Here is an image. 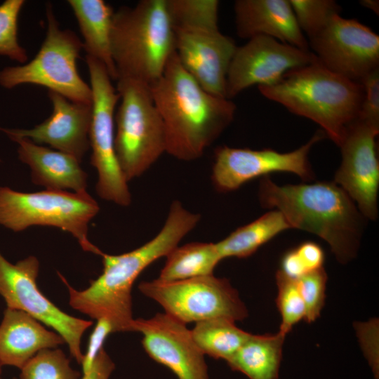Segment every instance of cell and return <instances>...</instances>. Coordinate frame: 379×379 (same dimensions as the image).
<instances>
[{"label":"cell","instance_id":"39","mask_svg":"<svg viewBox=\"0 0 379 379\" xmlns=\"http://www.w3.org/2000/svg\"><path fill=\"white\" fill-rule=\"evenodd\" d=\"M12 379H17V378L14 377V378H13Z\"/></svg>","mask_w":379,"mask_h":379},{"label":"cell","instance_id":"2","mask_svg":"<svg viewBox=\"0 0 379 379\" xmlns=\"http://www.w3.org/2000/svg\"><path fill=\"white\" fill-rule=\"evenodd\" d=\"M149 89L164 126L166 153L178 160L200 158L234 119L235 104L204 89L175 52Z\"/></svg>","mask_w":379,"mask_h":379},{"label":"cell","instance_id":"27","mask_svg":"<svg viewBox=\"0 0 379 379\" xmlns=\"http://www.w3.org/2000/svg\"><path fill=\"white\" fill-rule=\"evenodd\" d=\"M175 27H218L217 0H166Z\"/></svg>","mask_w":379,"mask_h":379},{"label":"cell","instance_id":"1","mask_svg":"<svg viewBox=\"0 0 379 379\" xmlns=\"http://www.w3.org/2000/svg\"><path fill=\"white\" fill-rule=\"evenodd\" d=\"M201 215L173 201L161 230L141 246L119 255L103 253L100 275L84 290H76L59 274L67 288L69 305L92 319H105L114 332L133 331L132 287L149 265L168 253L199 223Z\"/></svg>","mask_w":379,"mask_h":379},{"label":"cell","instance_id":"19","mask_svg":"<svg viewBox=\"0 0 379 379\" xmlns=\"http://www.w3.org/2000/svg\"><path fill=\"white\" fill-rule=\"evenodd\" d=\"M234 11L240 38L263 35L310 51L288 0H237Z\"/></svg>","mask_w":379,"mask_h":379},{"label":"cell","instance_id":"9","mask_svg":"<svg viewBox=\"0 0 379 379\" xmlns=\"http://www.w3.org/2000/svg\"><path fill=\"white\" fill-rule=\"evenodd\" d=\"M92 91L89 143L91 164L98 173L96 192L102 199L128 206L131 195L114 148V111L119 93L104 65L86 55Z\"/></svg>","mask_w":379,"mask_h":379},{"label":"cell","instance_id":"12","mask_svg":"<svg viewBox=\"0 0 379 379\" xmlns=\"http://www.w3.org/2000/svg\"><path fill=\"white\" fill-rule=\"evenodd\" d=\"M325 137L318 131L300 147L286 153L272 149H251L221 146L215 151L211 181L220 192L239 189L246 182L275 172H288L298 175L304 181L314 179L309 161V153L317 142Z\"/></svg>","mask_w":379,"mask_h":379},{"label":"cell","instance_id":"13","mask_svg":"<svg viewBox=\"0 0 379 379\" xmlns=\"http://www.w3.org/2000/svg\"><path fill=\"white\" fill-rule=\"evenodd\" d=\"M309 40L322 65L352 81L379 67V36L355 19L335 15Z\"/></svg>","mask_w":379,"mask_h":379},{"label":"cell","instance_id":"32","mask_svg":"<svg viewBox=\"0 0 379 379\" xmlns=\"http://www.w3.org/2000/svg\"><path fill=\"white\" fill-rule=\"evenodd\" d=\"M305 308V319L307 323L320 316L326 298L327 274L324 267L296 279Z\"/></svg>","mask_w":379,"mask_h":379},{"label":"cell","instance_id":"26","mask_svg":"<svg viewBox=\"0 0 379 379\" xmlns=\"http://www.w3.org/2000/svg\"><path fill=\"white\" fill-rule=\"evenodd\" d=\"M190 331L194 341L204 355L226 362L250 335L237 327L234 321L224 318L197 322Z\"/></svg>","mask_w":379,"mask_h":379},{"label":"cell","instance_id":"18","mask_svg":"<svg viewBox=\"0 0 379 379\" xmlns=\"http://www.w3.org/2000/svg\"><path fill=\"white\" fill-rule=\"evenodd\" d=\"M53 105L51 116L30 129L0 128L11 139L26 138L36 144H48L54 149L74 157L80 163L90 148L91 105L73 102L48 91Z\"/></svg>","mask_w":379,"mask_h":379},{"label":"cell","instance_id":"4","mask_svg":"<svg viewBox=\"0 0 379 379\" xmlns=\"http://www.w3.org/2000/svg\"><path fill=\"white\" fill-rule=\"evenodd\" d=\"M258 89L291 113L319 124L338 146L348 126L357 119L364 97L361 83L329 70L317 58L288 71L276 84Z\"/></svg>","mask_w":379,"mask_h":379},{"label":"cell","instance_id":"30","mask_svg":"<svg viewBox=\"0 0 379 379\" xmlns=\"http://www.w3.org/2000/svg\"><path fill=\"white\" fill-rule=\"evenodd\" d=\"M298 25L308 39L320 32L341 7L333 0H288Z\"/></svg>","mask_w":379,"mask_h":379},{"label":"cell","instance_id":"10","mask_svg":"<svg viewBox=\"0 0 379 379\" xmlns=\"http://www.w3.org/2000/svg\"><path fill=\"white\" fill-rule=\"evenodd\" d=\"M140 291L158 302L165 313L187 324L215 318L234 322L248 316V310L229 280L213 274L192 279L142 281Z\"/></svg>","mask_w":379,"mask_h":379},{"label":"cell","instance_id":"23","mask_svg":"<svg viewBox=\"0 0 379 379\" xmlns=\"http://www.w3.org/2000/svg\"><path fill=\"white\" fill-rule=\"evenodd\" d=\"M286 334H251L227 361L249 379H278Z\"/></svg>","mask_w":379,"mask_h":379},{"label":"cell","instance_id":"17","mask_svg":"<svg viewBox=\"0 0 379 379\" xmlns=\"http://www.w3.org/2000/svg\"><path fill=\"white\" fill-rule=\"evenodd\" d=\"M173 29L175 52L183 67L204 89L226 98L227 76L237 48L234 40L218 27Z\"/></svg>","mask_w":379,"mask_h":379},{"label":"cell","instance_id":"35","mask_svg":"<svg viewBox=\"0 0 379 379\" xmlns=\"http://www.w3.org/2000/svg\"><path fill=\"white\" fill-rule=\"evenodd\" d=\"M298 259L307 273L323 267L324 253L315 242L305 241L293 248Z\"/></svg>","mask_w":379,"mask_h":379},{"label":"cell","instance_id":"15","mask_svg":"<svg viewBox=\"0 0 379 379\" xmlns=\"http://www.w3.org/2000/svg\"><path fill=\"white\" fill-rule=\"evenodd\" d=\"M379 130L357 119L347 128L338 147L342 160L333 182L357 204L365 218L378 217L379 162L375 138Z\"/></svg>","mask_w":379,"mask_h":379},{"label":"cell","instance_id":"36","mask_svg":"<svg viewBox=\"0 0 379 379\" xmlns=\"http://www.w3.org/2000/svg\"><path fill=\"white\" fill-rule=\"evenodd\" d=\"M115 364L103 348L96 357L89 371L82 374L81 379H109Z\"/></svg>","mask_w":379,"mask_h":379},{"label":"cell","instance_id":"22","mask_svg":"<svg viewBox=\"0 0 379 379\" xmlns=\"http://www.w3.org/2000/svg\"><path fill=\"white\" fill-rule=\"evenodd\" d=\"M67 2L84 37L83 48L86 55L102 62L111 79L117 80L111 48L113 8L103 0H69Z\"/></svg>","mask_w":379,"mask_h":379},{"label":"cell","instance_id":"21","mask_svg":"<svg viewBox=\"0 0 379 379\" xmlns=\"http://www.w3.org/2000/svg\"><path fill=\"white\" fill-rule=\"evenodd\" d=\"M13 140L18 144L20 160L30 168L34 184L46 190L86 192L88 175L74 157L34 143L26 138Z\"/></svg>","mask_w":379,"mask_h":379},{"label":"cell","instance_id":"8","mask_svg":"<svg viewBox=\"0 0 379 379\" xmlns=\"http://www.w3.org/2000/svg\"><path fill=\"white\" fill-rule=\"evenodd\" d=\"M46 35L36 56L23 65L0 71V84L6 88L31 84L44 86L68 100L92 103V91L77 65L83 43L71 30L62 29L52 5L46 4Z\"/></svg>","mask_w":379,"mask_h":379},{"label":"cell","instance_id":"20","mask_svg":"<svg viewBox=\"0 0 379 379\" xmlns=\"http://www.w3.org/2000/svg\"><path fill=\"white\" fill-rule=\"evenodd\" d=\"M65 343L55 331L19 310L6 307L0 324V361L20 369L39 352Z\"/></svg>","mask_w":379,"mask_h":379},{"label":"cell","instance_id":"33","mask_svg":"<svg viewBox=\"0 0 379 379\" xmlns=\"http://www.w3.org/2000/svg\"><path fill=\"white\" fill-rule=\"evenodd\" d=\"M359 83L364 88V97L357 119L379 130V67Z\"/></svg>","mask_w":379,"mask_h":379},{"label":"cell","instance_id":"11","mask_svg":"<svg viewBox=\"0 0 379 379\" xmlns=\"http://www.w3.org/2000/svg\"><path fill=\"white\" fill-rule=\"evenodd\" d=\"M39 270V262L34 256L13 264L0 253V295L7 307L22 310L58 333L81 365V339L93 321L71 316L48 300L37 286Z\"/></svg>","mask_w":379,"mask_h":379},{"label":"cell","instance_id":"16","mask_svg":"<svg viewBox=\"0 0 379 379\" xmlns=\"http://www.w3.org/2000/svg\"><path fill=\"white\" fill-rule=\"evenodd\" d=\"M133 328L142 335L147 354L168 368L178 379H208L204 354L186 324L164 312L134 319Z\"/></svg>","mask_w":379,"mask_h":379},{"label":"cell","instance_id":"25","mask_svg":"<svg viewBox=\"0 0 379 379\" xmlns=\"http://www.w3.org/2000/svg\"><path fill=\"white\" fill-rule=\"evenodd\" d=\"M158 279L175 281L213 274L222 260L215 243L191 242L177 246L166 256Z\"/></svg>","mask_w":379,"mask_h":379},{"label":"cell","instance_id":"24","mask_svg":"<svg viewBox=\"0 0 379 379\" xmlns=\"http://www.w3.org/2000/svg\"><path fill=\"white\" fill-rule=\"evenodd\" d=\"M290 226L281 212L269 211L215 243L221 259L245 258Z\"/></svg>","mask_w":379,"mask_h":379},{"label":"cell","instance_id":"28","mask_svg":"<svg viewBox=\"0 0 379 379\" xmlns=\"http://www.w3.org/2000/svg\"><path fill=\"white\" fill-rule=\"evenodd\" d=\"M81 373L59 348L39 352L21 368L20 379H79Z\"/></svg>","mask_w":379,"mask_h":379},{"label":"cell","instance_id":"38","mask_svg":"<svg viewBox=\"0 0 379 379\" xmlns=\"http://www.w3.org/2000/svg\"><path fill=\"white\" fill-rule=\"evenodd\" d=\"M2 366H3V365H2L1 362L0 361V377H1V372H2Z\"/></svg>","mask_w":379,"mask_h":379},{"label":"cell","instance_id":"29","mask_svg":"<svg viewBox=\"0 0 379 379\" xmlns=\"http://www.w3.org/2000/svg\"><path fill=\"white\" fill-rule=\"evenodd\" d=\"M275 277L278 291L276 304L281 319L279 331L286 335L305 319V308L297 279L287 277L279 270Z\"/></svg>","mask_w":379,"mask_h":379},{"label":"cell","instance_id":"5","mask_svg":"<svg viewBox=\"0 0 379 379\" xmlns=\"http://www.w3.org/2000/svg\"><path fill=\"white\" fill-rule=\"evenodd\" d=\"M111 48L117 80L155 82L175 49L166 1L142 0L114 12Z\"/></svg>","mask_w":379,"mask_h":379},{"label":"cell","instance_id":"7","mask_svg":"<svg viewBox=\"0 0 379 379\" xmlns=\"http://www.w3.org/2000/svg\"><path fill=\"white\" fill-rule=\"evenodd\" d=\"M117 91L121 102L114 116V148L128 182L145 173L166 152V133L149 85L121 78Z\"/></svg>","mask_w":379,"mask_h":379},{"label":"cell","instance_id":"40","mask_svg":"<svg viewBox=\"0 0 379 379\" xmlns=\"http://www.w3.org/2000/svg\"><path fill=\"white\" fill-rule=\"evenodd\" d=\"M0 379H2V378H1V377H0Z\"/></svg>","mask_w":379,"mask_h":379},{"label":"cell","instance_id":"14","mask_svg":"<svg viewBox=\"0 0 379 379\" xmlns=\"http://www.w3.org/2000/svg\"><path fill=\"white\" fill-rule=\"evenodd\" d=\"M317 60L304 51L270 36L260 35L237 48L226 81V98L231 99L253 85L271 86L288 71Z\"/></svg>","mask_w":379,"mask_h":379},{"label":"cell","instance_id":"3","mask_svg":"<svg viewBox=\"0 0 379 379\" xmlns=\"http://www.w3.org/2000/svg\"><path fill=\"white\" fill-rule=\"evenodd\" d=\"M258 199L263 208L281 212L291 228L326 241L340 262L356 256L365 218L333 181L279 185L267 175L260 181Z\"/></svg>","mask_w":379,"mask_h":379},{"label":"cell","instance_id":"34","mask_svg":"<svg viewBox=\"0 0 379 379\" xmlns=\"http://www.w3.org/2000/svg\"><path fill=\"white\" fill-rule=\"evenodd\" d=\"M91 332L86 352L81 362L82 374L88 372L91 368L96 357L104 348L103 345L107 338L114 333L111 324L105 319H98Z\"/></svg>","mask_w":379,"mask_h":379},{"label":"cell","instance_id":"37","mask_svg":"<svg viewBox=\"0 0 379 379\" xmlns=\"http://www.w3.org/2000/svg\"><path fill=\"white\" fill-rule=\"evenodd\" d=\"M363 6L371 10L373 12L378 15L379 13V1L378 0H362L359 1Z\"/></svg>","mask_w":379,"mask_h":379},{"label":"cell","instance_id":"6","mask_svg":"<svg viewBox=\"0 0 379 379\" xmlns=\"http://www.w3.org/2000/svg\"><path fill=\"white\" fill-rule=\"evenodd\" d=\"M99 211L98 204L87 191L22 192L0 187L1 225L13 232L34 225L58 227L70 233L84 251L101 256L103 252L88 237L89 222Z\"/></svg>","mask_w":379,"mask_h":379},{"label":"cell","instance_id":"31","mask_svg":"<svg viewBox=\"0 0 379 379\" xmlns=\"http://www.w3.org/2000/svg\"><path fill=\"white\" fill-rule=\"evenodd\" d=\"M25 3L24 0H6L0 5V55L20 63L27 60V51L18 40V19Z\"/></svg>","mask_w":379,"mask_h":379}]
</instances>
